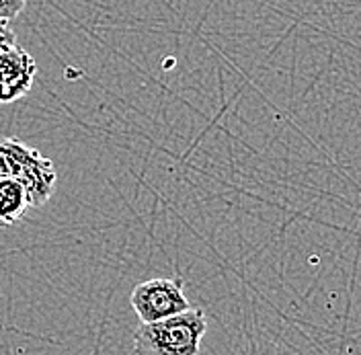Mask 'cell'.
Here are the masks:
<instances>
[{"label":"cell","mask_w":361,"mask_h":355,"mask_svg":"<svg viewBox=\"0 0 361 355\" xmlns=\"http://www.w3.org/2000/svg\"><path fill=\"white\" fill-rule=\"evenodd\" d=\"M207 318L202 308L142 323L134 331V355H200Z\"/></svg>","instance_id":"6da1fadb"},{"label":"cell","mask_w":361,"mask_h":355,"mask_svg":"<svg viewBox=\"0 0 361 355\" xmlns=\"http://www.w3.org/2000/svg\"><path fill=\"white\" fill-rule=\"evenodd\" d=\"M39 152L17 138H0V179H19Z\"/></svg>","instance_id":"5b68a950"},{"label":"cell","mask_w":361,"mask_h":355,"mask_svg":"<svg viewBox=\"0 0 361 355\" xmlns=\"http://www.w3.org/2000/svg\"><path fill=\"white\" fill-rule=\"evenodd\" d=\"M31 210L27 191L17 179H0V228H8Z\"/></svg>","instance_id":"8992f818"},{"label":"cell","mask_w":361,"mask_h":355,"mask_svg":"<svg viewBox=\"0 0 361 355\" xmlns=\"http://www.w3.org/2000/svg\"><path fill=\"white\" fill-rule=\"evenodd\" d=\"M15 44H17V35H15V31H13L11 23L0 21V52H4V49L13 47Z\"/></svg>","instance_id":"ba28073f"},{"label":"cell","mask_w":361,"mask_h":355,"mask_svg":"<svg viewBox=\"0 0 361 355\" xmlns=\"http://www.w3.org/2000/svg\"><path fill=\"white\" fill-rule=\"evenodd\" d=\"M25 187L27 198H29V205L31 207H42L44 203L51 200L56 185H58V173L56 167L49 158L39 155L23 173L21 177L17 179Z\"/></svg>","instance_id":"277c9868"},{"label":"cell","mask_w":361,"mask_h":355,"mask_svg":"<svg viewBox=\"0 0 361 355\" xmlns=\"http://www.w3.org/2000/svg\"><path fill=\"white\" fill-rule=\"evenodd\" d=\"M183 279L157 277L144 284H137L130 294V304L137 314L140 323H157L162 318L175 316L189 311L191 304L183 291Z\"/></svg>","instance_id":"7a4b0ae2"},{"label":"cell","mask_w":361,"mask_h":355,"mask_svg":"<svg viewBox=\"0 0 361 355\" xmlns=\"http://www.w3.org/2000/svg\"><path fill=\"white\" fill-rule=\"evenodd\" d=\"M27 0H0V21H13L23 13Z\"/></svg>","instance_id":"52a82bcc"},{"label":"cell","mask_w":361,"mask_h":355,"mask_svg":"<svg viewBox=\"0 0 361 355\" xmlns=\"http://www.w3.org/2000/svg\"><path fill=\"white\" fill-rule=\"evenodd\" d=\"M37 64L33 56L21 45H13L0 52V105H8L23 99L35 80Z\"/></svg>","instance_id":"3957f363"}]
</instances>
